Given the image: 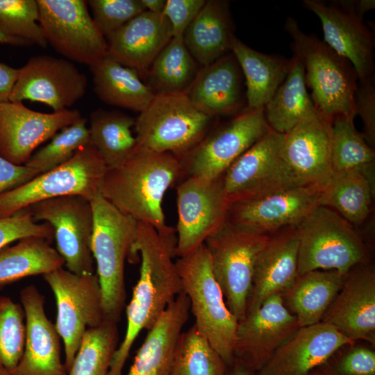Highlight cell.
Returning <instances> with one entry per match:
<instances>
[{
  "label": "cell",
  "mask_w": 375,
  "mask_h": 375,
  "mask_svg": "<svg viewBox=\"0 0 375 375\" xmlns=\"http://www.w3.org/2000/svg\"><path fill=\"white\" fill-rule=\"evenodd\" d=\"M81 118L76 109L45 113L22 102H0V156L15 165H25L41 144Z\"/></svg>",
  "instance_id": "cell-19"
},
{
  "label": "cell",
  "mask_w": 375,
  "mask_h": 375,
  "mask_svg": "<svg viewBox=\"0 0 375 375\" xmlns=\"http://www.w3.org/2000/svg\"><path fill=\"white\" fill-rule=\"evenodd\" d=\"M298 249L296 226L286 227L269 236L254 265L246 315L291 285L297 276Z\"/></svg>",
  "instance_id": "cell-25"
},
{
  "label": "cell",
  "mask_w": 375,
  "mask_h": 375,
  "mask_svg": "<svg viewBox=\"0 0 375 375\" xmlns=\"http://www.w3.org/2000/svg\"><path fill=\"white\" fill-rule=\"evenodd\" d=\"M270 129L264 108L246 109L207 134L180 158L185 177L212 180L222 176L241 155Z\"/></svg>",
  "instance_id": "cell-12"
},
{
  "label": "cell",
  "mask_w": 375,
  "mask_h": 375,
  "mask_svg": "<svg viewBox=\"0 0 375 375\" xmlns=\"http://www.w3.org/2000/svg\"><path fill=\"white\" fill-rule=\"evenodd\" d=\"M284 138L270 129L228 167L223 183L230 204L299 186L281 156Z\"/></svg>",
  "instance_id": "cell-14"
},
{
  "label": "cell",
  "mask_w": 375,
  "mask_h": 375,
  "mask_svg": "<svg viewBox=\"0 0 375 375\" xmlns=\"http://www.w3.org/2000/svg\"><path fill=\"white\" fill-rule=\"evenodd\" d=\"M18 73L19 69L0 62V102L9 101Z\"/></svg>",
  "instance_id": "cell-50"
},
{
  "label": "cell",
  "mask_w": 375,
  "mask_h": 375,
  "mask_svg": "<svg viewBox=\"0 0 375 375\" xmlns=\"http://www.w3.org/2000/svg\"><path fill=\"white\" fill-rule=\"evenodd\" d=\"M94 214L91 249L103 297L105 319L117 323L126 305L124 267L133 256L138 222L100 192L90 201Z\"/></svg>",
  "instance_id": "cell-4"
},
{
  "label": "cell",
  "mask_w": 375,
  "mask_h": 375,
  "mask_svg": "<svg viewBox=\"0 0 375 375\" xmlns=\"http://www.w3.org/2000/svg\"><path fill=\"white\" fill-rule=\"evenodd\" d=\"M206 0H166L163 14L172 26L173 36L183 35Z\"/></svg>",
  "instance_id": "cell-48"
},
{
  "label": "cell",
  "mask_w": 375,
  "mask_h": 375,
  "mask_svg": "<svg viewBox=\"0 0 375 375\" xmlns=\"http://www.w3.org/2000/svg\"><path fill=\"white\" fill-rule=\"evenodd\" d=\"M228 366L194 324L179 338L169 375H227Z\"/></svg>",
  "instance_id": "cell-39"
},
{
  "label": "cell",
  "mask_w": 375,
  "mask_h": 375,
  "mask_svg": "<svg viewBox=\"0 0 375 375\" xmlns=\"http://www.w3.org/2000/svg\"><path fill=\"white\" fill-rule=\"evenodd\" d=\"M234 36L228 3L218 0L206 1L183 35L188 51L203 67L231 51Z\"/></svg>",
  "instance_id": "cell-30"
},
{
  "label": "cell",
  "mask_w": 375,
  "mask_h": 375,
  "mask_svg": "<svg viewBox=\"0 0 375 375\" xmlns=\"http://www.w3.org/2000/svg\"><path fill=\"white\" fill-rule=\"evenodd\" d=\"M0 375H11L10 372L0 365Z\"/></svg>",
  "instance_id": "cell-55"
},
{
  "label": "cell",
  "mask_w": 375,
  "mask_h": 375,
  "mask_svg": "<svg viewBox=\"0 0 375 375\" xmlns=\"http://www.w3.org/2000/svg\"><path fill=\"white\" fill-rule=\"evenodd\" d=\"M172 37V26L163 13L145 10L106 40L108 55L140 76L147 74Z\"/></svg>",
  "instance_id": "cell-26"
},
{
  "label": "cell",
  "mask_w": 375,
  "mask_h": 375,
  "mask_svg": "<svg viewBox=\"0 0 375 375\" xmlns=\"http://www.w3.org/2000/svg\"><path fill=\"white\" fill-rule=\"evenodd\" d=\"M24 312L22 356L11 375H67L61 358L60 337L44 310V297L34 285L20 292Z\"/></svg>",
  "instance_id": "cell-23"
},
{
  "label": "cell",
  "mask_w": 375,
  "mask_h": 375,
  "mask_svg": "<svg viewBox=\"0 0 375 375\" xmlns=\"http://www.w3.org/2000/svg\"><path fill=\"white\" fill-rule=\"evenodd\" d=\"M198 72L197 62L181 35L171 38L152 62L148 74L157 92H185Z\"/></svg>",
  "instance_id": "cell-37"
},
{
  "label": "cell",
  "mask_w": 375,
  "mask_h": 375,
  "mask_svg": "<svg viewBox=\"0 0 375 375\" xmlns=\"http://www.w3.org/2000/svg\"><path fill=\"white\" fill-rule=\"evenodd\" d=\"M355 109L363 123L362 133L367 143L375 145V85L374 76L358 81L355 94Z\"/></svg>",
  "instance_id": "cell-47"
},
{
  "label": "cell",
  "mask_w": 375,
  "mask_h": 375,
  "mask_svg": "<svg viewBox=\"0 0 375 375\" xmlns=\"http://www.w3.org/2000/svg\"><path fill=\"white\" fill-rule=\"evenodd\" d=\"M190 312L189 299L182 291L147 330L125 375H169L176 347Z\"/></svg>",
  "instance_id": "cell-27"
},
{
  "label": "cell",
  "mask_w": 375,
  "mask_h": 375,
  "mask_svg": "<svg viewBox=\"0 0 375 375\" xmlns=\"http://www.w3.org/2000/svg\"><path fill=\"white\" fill-rule=\"evenodd\" d=\"M355 115L335 117L331 124V157L333 172L374 162L375 153L354 126Z\"/></svg>",
  "instance_id": "cell-40"
},
{
  "label": "cell",
  "mask_w": 375,
  "mask_h": 375,
  "mask_svg": "<svg viewBox=\"0 0 375 375\" xmlns=\"http://www.w3.org/2000/svg\"><path fill=\"white\" fill-rule=\"evenodd\" d=\"M0 44H11V45H15V46H28L31 44L30 43H28V42L25 40L16 38L7 35L1 28H0Z\"/></svg>",
  "instance_id": "cell-54"
},
{
  "label": "cell",
  "mask_w": 375,
  "mask_h": 375,
  "mask_svg": "<svg viewBox=\"0 0 375 375\" xmlns=\"http://www.w3.org/2000/svg\"><path fill=\"white\" fill-rule=\"evenodd\" d=\"M176 256L181 257L204 244L227 219L231 204L223 176L212 180L184 177L176 186Z\"/></svg>",
  "instance_id": "cell-15"
},
{
  "label": "cell",
  "mask_w": 375,
  "mask_h": 375,
  "mask_svg": "<svg viewBox=\"0 0 375 375\" xmlns=\"http://www.w3.org/2000/svg\"><path fill=\"white\" fill-rule=\"evenodd\" d=\"M36 222L45 221L53 229L56 250L69 271L94 273L91 249L94 214L90 201L79 195L44 200L28 208Z\"/></svg>",
  "instance_id": "cell-13"
},
{
  "label": "cell",
  "mask_w": 375,
  "mask_h": 375,
  "mask_svg": "<svg viewBox=\"0 0 375 375\" xmlns=\"http://www.w3.org/2000/svg\"><path fill=\"white\" fill-rule=\"evenodd\" d=\"M306 87L302 62L292 56L286 78L264 107L265 117L272 130L285 134L301 121L319 112Z\"/></svg>",
  "instance_id": "cell-34"
},
{
  "label": "cell",
  "mask_w": 375,
  "mask_h": 375,
  "mask_svg": "<svg viewBox=\"0 0 375 375\" xmlns=\"http://www.w3.org/2000/svg\"><path fill=\"white\" fill-rule=\"evenodd\" d=\"M37 0H0V28L7 35L46 48Z\"/></svg>",
  "instance_id": "cell-42"
},
{
  "label": "cell",
  "mask_w": 375,
  "mask_h": 375,
  "mask_svg": "<svg viewBox=\"0 0 375 375\" xmlns=\"http://www.w3.org/2000/svg\"><path fill=\"white\" fill-rule=\"evenodd\" d=\"M269 236L254 233L226 219L204 242L215 278L238 322L246 316L254 265Z\"/></svg>",
  "instance_id": "cell-8"
},
{
  "label": "cell",
  "mask_w": 375,
  "mask_h": 375,
  "mask_svg": "<svg viewBox=\"0 0 375 375\" xmlns=\"http://www.w3.org/2000/svg\"><path fill=\"white\" fill-rule=\"evenodd\" d=\"M284 28L292 39L293 56L302 62L319 113L331 122L338 115H356L358 78L352 65L317 36L303 32L294 19L288 17Z\"/></svg>",
  "instance_id": "cell-3"
},
{
  "label": "cell",
  "mask_w": 375,
  "mask_h": 375,
  "mask_svg": "<svg viewBox=\"0 0 375 375\" xmlns=\"http://www.w3.org/2000/svg\"><path fill=\"white\" fill-rule=\"evenodd\" d=\"M227 375H256L249 369L240 362L234 360L233 363L228 367Z\"/></svg>",
  "instance_id": "cell-53"
},
{
  "label": "cell",
  "mask_w": 375,
  "mask_h": 375,
  "mask_svg": "<svg viewBox=\"0 0 375 375\" xmlns=\"http://www.w3.org/2000/svg\"><path fill=\"white\" fill-rule=\"evenodd\" d=\"M24 312L21 304L0 296V365L10 373L17 365L24 351Z\"/></svg>",
  "instance_id": "cell-43"
},
{
  "label": "cell",
  "mask_w": 375,
  "mask_h": 375,
  "mask_svg": "<svg viewBox=\"0 0 375 375\" xmlns=\"http://www.w3.org/2000/svg\"><path fill=\"white\" fill-rule=\"evenodd\" d=\"M185 92L194 106L210 117L237 112L244 99L242 73L234 55L231 52L203 67Z\"/></svg>",
  "instance_id": "cell-28"
},
{
  "label": "cell",
  "mask_w": 375,
  "mask_h": 375,
  "mask_svg": "<svg viewBox=\"0 0 375 375\" xmlns=\"http://www.w3.org/2000/svg\"><path fill=\"white\" fill-rule=\"evenodd\" d=\"M174 228L160 232L138 222L133 256L140 257L139 278L126 307V328L111 361L110 375H123L130 351L140 332L149 330L183 291L176 267Z\"/></svg>",
  "instance_id": "cell-1"
},
{
  "label": "cell",
  "mask_w": 375,
  "mask_h": 375,
  "mask_svg": "<svg viewBox=\"0 0 375 375\" xmlns=\"http://www.w3.org/2000/svg\"><path fill=\"white\" fill-rule=\"evenodd\" d=\"M39 174L38 171L26 165H15L0 156V195Z\"/></svg>",
  "instance_id": "cell-49"
},
{
  "label": "cell",
  "mask_w": 375,
  "mask_h": 375,
  "mask_svg": "<svg viewBox=\"0 0 375 375\" xmlns=\"http://www.w3.org/2000/svg\"><path fill=\"white\" fill-rule=\"evenodd\" d=\"M135 119L118 110L97 109L90 114L88 127L90 143L107 167L125 160L136 147L132 128Z\"/></svg>",
  "instance_id": "cell-36"
},
{
  "label": "cell",
  "mask_w": 375,
  "mask_h": 375,
  "mask_svg": "<svg viewBox=\"0 0 375 375\" xmlns=\"http://www.w3.org/2000/svg\"><path fill=\"white\" fill-rule=\"evenodd\" d=\"M317 369L324 375H375V346L361 341L344 344Z\"/></svg>",
  "instance_id": "cell-44"
},
{
  "label": "cell",
  "mask_w": 375,
  "mask_h": 375,
  "mask_svg": "<svg viewBox=\"0 0 375 375\" xmlns=\"http://www.w3.org/2000/svg\"><path fill=\"white\" fill-rule=\"evenodd\" d=\"M93 19L107 40L131 19L145 11L140 0H90Z\"/></svg>",
  "instance_id": "cell-45"
},
{
  "label": "cell",
  "mask_w": 375,
  "mask_h": 375,
  "mask_svg": "<svg viewBox=\"0 0 375 375\" xmlns=\"http://www.w3.org/2000/svg\"><path fill=\"white\" fill-rule=\"evenodd\" d=\"M308 375H324V374L319 371L318 369H316L315 370L312 371Z\"/></svg>",
  "instance_id": "cell-56"
},
{
  "label": "cell",
  "mask_w": 375,
  "mask_h": 375,
  "mask_svg": "<svg viewBox=\"0 0 375 375\" xmlns=\"http://www.w3.org/2000/svg\"><path fill=\"white\" fill-rule=\"evenodd\" d=\"M296 229L297 275L318 269L346 274L356 265L369 261L362 238L352 224L331 208L315 207Z\"/></svg>",
  "instance_id": "cell-7"
},
{
  "label": "cell",
  "mask_w": 375,
  "mask_h": 375,
  "mask_svg": "<svg viewBox=\"0 0 375 375\" xmlns=\"http://www.w3.org/2000/svg\"><path fill=\"white\" fill-rule=\"evenodd\" d=\"M300 328L297 318L283 305L281 294L271 296L238 322L234 360L256 374Z\"/></svg>",
  "instance_id": "cell-17"
},
{
  "label": "cell",
  "mask_w": 375,
  "mask_h": 375,
  "mask_svg": "<svg viewBox=\"0 0 375 375\" xmlns=\"http://www.w3.org/2000/svg\"><path fill=\"white\" fill-rule=\"evenodd\" d=\"M49 240L31 237L19 240L0 251V286L23 278L45 275L65 265Z\"/></svg>",
  "instance_id": "cell-35"
},
{
  "label": "cell",
  "mask_w": 375,
  "mask_h": 375,
  "mask_svg": "<svg viewBox=\"0 0 375 375\" xmlns=\"http://www.w3.org/2000/svg\"><path fill=\"white\" fill-rule=\"evenodd\" d=\"M331 124L318 112L285 134L281 156L298 185L321 190L331 178Z\"/></svg>",
  "instance_id": "cell-21"
},
{
  "label": "cell",
  "mask_w": 375,
  "mask_h": 375,
  "mask_svg": "<svg viewBox=\"0 0 375 375\" xmlns=\"http://www.w3.org/2000/svg\"><path fill=\"white\" fill-rule=\"evenodd\" d=\"M31 237L49 240L53 229L48 223L37 222L28 208L0 217V251L12 242Z\"/></svg>",
  "instance_id": "cell-46"
},
{
  "label": "cell",
  "mask_w": 375,
  "mask_h": 375,
  "mask_svg": "<svg viewBox=\"0 0 375 375\" xmlns=\"http://www.w3.org/2000/svg\"><path fill=\"white\" fill-rule=\"evenodd\" d=\"M176 265L183 292L189 299L190 310L195 319L194 324L229 367L234 362L238 321L226 303L204 244L178 257Z\"/></svg>",
  "instance_id": "cell-5"
},
{
  "label": "cell",
  "mask_w": 375,
  "mask_h": 375,
  "mask_svg": "<svg viewBox=\"0 0 375 375\" xmlns=\"http://www.w3.org/2000/svg\"><path fill=\"white\" fill-rule=\"evenodd\" d=\"M46 40L67 58L92 67L108 55V43L84 0H37Z\"/></svg>",
  "instance_id": "cell-11"
},
{
  "label": "cell",
  "mask_w": 375,
  "mask_h": 375,
  "mask_svg": "<svg viewBox=\"0 0 375 375\" xmlns=\"http://www.w3.org/2000/svg\"><path fill=\"white\" fill-rule=\"evenodd\" d=\"M90 143L88 127L83 117L53 136L44 147L34 153L25 164L40 174L68 161L80 148Z\"/></svg>",
  "instance_id": "cell-41"
},
{
  "label": "cell",
  "mask_w": 375,
  "mask_h": 375,
  "mask_svg": "<svg viewBox=\"0 0 375 375\" xmlns=\"http://www.w3.org/2000/svg\"><path fill=\"white\" fill-rule=\"evenodd\" d=\"M375 194L374 162L333 172L320 190L319 206L331 208L352 225L368 217Z\"/></svg>",
  "instance_id": "cell-29"
},
{
  "label": "cell",
  "mask_w": 375,
  "mask_h": 375,
  "mask_svg": "<svg viewBox=\"0 0 375 375\" xmlns=\"http://www.w3.org/2000/svg\"><path fill=\"white\" fill-rule=\"evenodd\" d=\"M145 10L153 13H163L166 0H140Z\"/></svg>",
  "instance_id": "cell-52"
},
{
  "label": "cell",
  "mask_w": 375,
  "mask_h": 375,
  "mask_svg": "<svg viewBox=\"0 0 375 375\" xmlns=\"http://www.w3.org/2000/svg\"><path fill=\"white\" fill-rule=\"evenodd\" d=\"M213 117L199 110L185 92H162L135 119L136 147L181 158L208 134Z\"/></svg>",
  "instance_id": "cell-6"
},
{
  "label": "cell",
  "mask_w": 375,
  "mask_h": 375,
  "mask_svg": "<svg viewBox=\"0 0 375 375\" xmlns=\"http://www.w3.org/2000/svg\"><path fill=\"white\" fill-rule=\"evenodd\" d=\"M231 52L245 79L247 108H264L286 78L291 59L259 52L235 36L232 39Z\"/></svg>",
  "instance_id": "cell-32"
},
{
  "label": "cell",
  "mask_w": 375,
  "mask_h": 375,
  "mask_svg": "<svg viewBox=\"0 0 375 375\" xmlns=\"http://www.w3.org/2000/svg\"><path fill=\"white\" fill-rule=\"evenodd\" d=\"M322 322L352 341L375 346V269L370 261L356 265L345 274Z\"/></svg>",
  "instance_id": "cell-20"
},
{
  "label": "cell",
  "mask_w": 375,
  "mask_h": 375,
  "mask_svg": "<svg viewBox=\"0 0 375 375\" xmlns=\"http://www.w3.org/2000/svg\"><path fill=\"white\" fill-rule=\"evenodd\" d=\"M353 342L322 322L301 327L256 375H308L338 348Z\"/></svg>",
  "instance_id": "cell-24"
},
{
  "label": "cell",
  "mask_w": 375,
  "mask_h": 375,
  "mask_svg": "<svg viewBox=\"0 0 375 375\" xmlns=\"http://www.w3.org/2000/svg\"><path fill=\"white\" fill-rule=\"evenodd\" d=\"M90 68L94 92L105 103L140 112L156 94L142 81L136 70L122 65L108 55Z\"/></svg>",
  "instance_id": "cell-33"
},
{
  "label": "cell",
  "mask_w": 375,
  "mask_h": 375,
  "mask_svg": "<svg viewBox=\"0 0 375 375\" xmlns=\"http://www.w3.org/2000/svg\"><path fill=\"white\" fill-rule=\"evenodd\" d=\"M87 88L86 76L71 61L37 56L19 69L9 101L39 102L58 112L73 106L85 95Z\"/></svg>",
  "instance_id": "cell-16"
},
{
  "label": "cell",
  "mask_w": 375,
  "mask_h": 375,
  "mask_svg": "<svg viewBox=\"0 0 375 375\" xmlns=\"http://www.w3.org/2000/svg\"><path fill=\"white\" fill-rule=\"evenodd\" d=\"M345 274L335 270H313L298 274L281 294L283 305L300 327L313 325L322 318L342 288Z\"/></svg>",
  "instance_id": "cell-31"
},
{
  "label": "cell",
  "mask_w": 375,
  "mask_h": 375,
  "mask_svg": "<svg viewBox=\"0 0 375 375\" xmlns=\"http://www.w3.org/2000/svg\"><path fill=\"white\" fill-rule=\"evenodd\" d=\"M107 168L98 151L89 143L64 164L1 194L0 217L11 216L33 204L58 197L79 195L90 201L100 192Z\"/></svg>",
  "instance_id": "cell-9"
},
{
  "label": "cell",
  "mask_w": 375,
  "mask_h": 375,
  "mask_svg": "<svg viewBox=\"0 0 375 375\" xmlns=\"http://www.w3.org/2000/svg\"><path fill=\"white\" fill-rule=\"evenodd\" d=\"M319 18L324 42L353 67L358 81L374 76V38L362 18L339 1L303 0Z\"/></svg>",
  "instance_id": "cell-22"
},
{
  "label": "cell",
  "mask_w": 375,
  "mask_h": 375,
  "mask_svg": "<svg viewBox=\"0 0 375 375\" xmlns=\"http://www.w3.org/2000/svg\"><path fill=\"white\" fill-rule=\"evenodd\" d=\"M185 177L181 159L169 153H156L135 147L119 165L108 167L101 194L123 213L160 232L167 225L162 199L169 188Z\"/></svg>",
  "instance_id": "cell-2"
},
{
  "label": "cell",
  "mask_w": 375,
  "mask_h": 375,
  "mask_svg": "<svg viewBox=\"0 0 375 375\" xmlns=\"http://www.w3.org/2000/svg\"><path fill=\"white\" fill-rule=\"evenodd\" d=\"M339 2L362 18L364 14L374 8V0L339 1Z\"/></svg>",
  "instance_id": "cell-51"
},
{
  "label": "cell",
  "mask_w": 375,
  "mask_h": 375,
  "mask_svg": "<svg viewBox=\"0 0 375 375\" xmlns=\"http://www.w3.org/2000/svg\"><path fill=\"white\" fill-rule=\"evenodd\" d=\"M43 277L56 299L54 324L64 344L68 371L85 332L106 320L99 281L94 273L77 274L62 267Z\"/></svg>",
  "instance_id": "cell-10"
},
{
  "label": "cell",
  "mask_w": 375,
  "mask_h": 375,
  "mask_svg": "<svg viewBox=\"0 0 375 375\" xmlns=\"http://www.w3.org/2000/svg\"><path fill=\"white\" fill-rule=\"evenodd\" d=\"M117 324L105 320L85 332L67 375H110L112 356L119 344Z\"/></svg>",
  "instance_id": "cell-38"
},
{
  "label": "cell",
  "mask_w": 375,
  "mask_h": 375,
  "mask_svg": "<svg viewBox=\"0 0 375 375\" xmlns=\"http://www.w3.org/2000/svg\"><path fill=\"white\" fill-rule=\"evenodd\" d=\"M320 189L294 186L230 205L227 219L254 233L272 235L297 226L319 206Z\"/></svg>",
  "instance_id": "cell-18"
}]
</instances>
